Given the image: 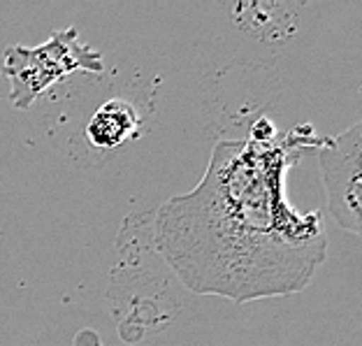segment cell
<instances>
[{"mask_svg":"<svg viewBox=\"0 0 362 346\" xmlns=\"http://www.w3.org/2000/svg\"><path fill=\"white\" fill-rule=\"evenodd\" d=\"M323 137L295 126L274 139H221L193 191L156 212L153 249L195 295L237 304L302 293L327 260L318 212L288 200V172Z\"/></svg>","mask_w":362,"mask_h":346,"instance_id":"6da1fadb","label":"cell"},{"mask_svg":"<svg viewBox=\"0 0 362 346\" xmlns=\"http://www.w3.org/2000/svg\"><path fill=\"white\" fill-rule=\"evenodd\" d=\"M103 54L86 45L75 26L54 30L37 47H7L3 61V75L10 81V103L16 110L33 107L72 72L103 75Z\"/></svg>","mask_w":362,"mask_h":346,"instance_id":"7a4b0ae2","label":"cell"},{"mask_svg":"<svg viewBox=\"0 0 362 346\" xmlns=\"http://www.w3.org/2000/svg\"><path fill=\"white\" fill-rule=\"evenodd\" d=\"M362 123L344 133L323 137L318 166L330 217L351 235H360V172H362Z\"/></svg>","mask_w":362,"mask_h":346,"instance_id":"3957f363","label":"cell"},{"mask_svg":"<svg viewBox=\"0 0 362 346\" xmlns=\"http://www.w3.org/2000/svg\"><path fill=\"white\" fill-rule=\"evenodd\" d=\"M139 114L128 100L112 98L98 110L86 123L84 135L90 146L95 149H119L130 139L139 135Z\"/></svg>","mask_w":362,"mask_h":346,"instance_id":"277c9868","label":"cell"}]
</instances>
